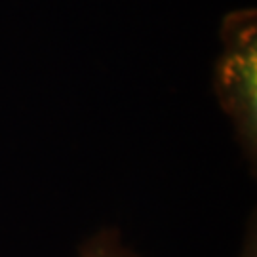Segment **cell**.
I'll list each match as a JSON object with an SVG mask.
<instances>
[{
  "label": "cell",
  "mask_w": 257,
  "mask_h": 257,
  "mask_svg": "<svg viewBox=\"0 0 257 257\" xmlns=\"http://www.w3.org/2000/svg\"><path fill=\"white\" fill-rule=\"evenodd\" d=\"M223 50L215 63L213 88L221 109L232 122L248 160L257 155V21L255 10L232 12L221 23Z\"/></svg>",
  "instance_id": "obj_1"
},
{
  "label": "cell",
  "mask_w": 257,
  "mask_h": 257,
  "mask_svg": "<svg viewBox=\"0 0 257 257\" xmlns=\"http://www.w3.org/2000/svg\"><path fill=\"white\" fill-rule=\"evenodd\" d=\"M78 257H141L126 246L118 229H101L80 246Z\"/></svg>",
  "instance_id": "obj_2"
}]
</instances>
